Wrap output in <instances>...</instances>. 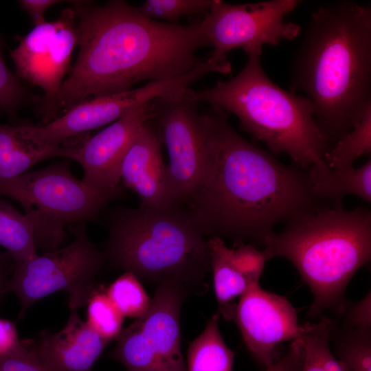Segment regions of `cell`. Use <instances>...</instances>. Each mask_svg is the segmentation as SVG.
Masks as SVG:
<instances>
[{"mask_svg":"<svg viewBox=\"0 0 371 371\" xmlns=\"http://www.w3.org/2000/svg\"><path fill=\"white\" fill-rule=\"evenodd\" d=\"M304 349L300 339L292 341L284 357L265 371H302Z\"/></svg>","mask_w":371,"mask_h":371,"instance_id":"32","label":"cell"},{"mask_svg":"<svg viewBox=\"0 0 371 371\" xmlns=\"http://www.w3.org/2000/svg\"><path fill=\"white\" fill-rule=\"evenodd\" d=\"M213 0H146L138 11L144 16L164 23H176L181 18L197 14L203 15L210 10Z\"/></svg>","mask_w":371,"mask_h":371,"instance_id":"28","label":"cell"},{"mask_svg":"<svg viewBox=\"0 0 371 371\" xmlns=\"http://www.w3.org/2000/svg\"><path fill=\"white\" fill-rule=\"evenodd\" d=\"M207 245L218 313L232 320L236 306L232 302L260 285L267 260L254 244L242 243L229 248L224 240L211 237Z\"/></svg>","mask_w":371,"mask_h":371,"instance_id":"17","label":"cell"},{"mask_svg":"<svg viewBox=\"0 0 371 371\" xmlns=\"http://www.w3.org/2000/svg\"><path fill=\"white\" fill-rule=\"evenodd\" d=\"M219 315H213L202 333L190 343L187 371H232L234 352L221 334Z\"/></svg>","mask_w":371,"mask_h":371,"instance_id":"21","label":"cell"},{"mask_svg":"<svg viewBox=\"0 0 371 371\" xmlns=\"http://www.w3.org/2000/svg\"><path fill=\"white\" fill-rule=\"evenodd\" d=\"M120 181L139 196L143 206L166 209L176 205L169 187L161 140L150 119L142 127L122 160Z\"/></svg>","mask_w":371,"mask_h":371,"instance_id":"16","label":"cell"},{"mask_svg":"<svg viewBox=\"0 0 371 371\" xmlns=\"http://www.w3.org/2000/svg\"><path fill=\"white\" fill-rule=\"evenodd\" d=\"M329 343L350 371H371V328L346 326L333 319Z\"/></svg>","mask_w":371,"mask_h":371,"instance_id":"23","label":"cell"},{"mask_svg":"<svg viewBox=\"0 0 371 371\" xmlns=\"http://www.w3.org/2000/svg\"><path fill=\"white\" fill-rule=\"evenodd\" d=\"M24 343L21 351L0 357V371H46Z\"/></svg>","mask_w":371,"mask_h":371,"instance_id":"31","label":"cell"},{"mask_svg":"<svg viewBox=\"0 0 371 371\" xmlns=\"http://www.w3.org/2000/svg\"><path fill=\"white\" fill-rule=\"evenodd\" d=\"M72 3L80 49L59 93L38 108L42 124L85 100L183 75L201 60L196 52L210 46L200 21L181 25L150 19L121 0Z\"/></svg>","mask_w":371,"mask_h":371,"instance_id":"2","label":"cell"},{"mask_svg":"<svg viewBox=\"0 0 371 371\" xmlns=\"http://www.w3.org/2000/svg\"><path fill=\"white\" fill-rule=\"evenodd\" d=\"M24 348V341L20 340L15 324L0 319V357L20 352Z\"/></svg>","mask_w":371,"mask_h":371,"instance_id":"33","label":"cell"},{"mask_svg":"<svg viewBox=\"0 0 371 371\" xmlns=\"http://www.w3.org/2000/svg\"><path fill=\"white\" fill-rule=\"evenodd\" d=\"M106 220L104 252L113 269L157 284L178 282L190 291L211 271L207 240L181 205L117 207Z\"/></svg>","mask_w":371,"mask_h":371,"instance_id":"6","label":"cell"},{"mask_svg":"<svg viewBox=\"0 0 371 371\" xmlns=\"http://www.w3.org/2000/svg\"><path fill=\"white\" fill-rule=\"evenodd\" d=\"M27 98L25 88L8 69L3 60L0 44V109L13 115Z\"/></svg>","mask_w":371,"mask_h":371,"instance_id":"29","label":"cell"},{"mask_svg":"<svg viewBox=\"0 0 371 371\" xmlns=\"http://www.w3.org/2000/svg\"><path fill=\"white\" fill-rule=\"evenodd\" d=\"M332 319L346 326L371 328L370 291L359 302H348L343 312Z\"/></svg>","mask_w":371,"mask_h":371,"instance_id":"30","label":"cell"},{"mask_svg":"<svg viewBox=\"0 0 371 371\" xmlns=\"http://www.w3.org/2000/svg\"><path fill=\"white\" fill-rule=\"evenodd\" d=\"M189 292L178 282L157 284L149 309L121 331L110 357L127 371H187L180 314Z\"/></svg>","mask_w":371,"mask_h":371,"instance_id":"9","label":"cell"},{"mask_svg":"<svg viewBox=\"0 0 371 371\" xmlns=\"http://www.w3.org/2000/svg\"><path fill=\"white\" fill-rule=\"evenodd\" d=\"M206 75V68L199 64L186 74L170 80L151 81L127 91L85 100L46 124H23V128L35 140L63 145L74 137L113 122L128 110L162 94L189 87Z\"/></svg>","mask_w":371,"mask_h":371,"instance_id":"12","label":"cell"},{"mask_svg":"<svg viewBox=\"0 0 371 371\" xmlns=\"http://www.w3.org/2000/svg\"><path fill=\"white\" fill-rule=\"evenodd\" d=\"M68 228L74 236L68 245L14 264L6 290L20 301L19 318L38 300L56 291L67 292L69 310L87 304L94 292L96 277L106 262L105 254L89 240L85 223Z\"/></svg>","mask_w":371,"mask_h":371,"instance_id":"8","label":"cell"},{"mask_svg":"<svg viewBox=\"0 0 371 371\" xmlns=\"http://www.w3.org/2000/svg\"><path fill=\"white\" fill-rule=\"evenodd\" d=\"M14 261L8 252L0 253V297L7 292L8 280L13 272Z\"/></svg>","mask_w":371,"mask_h":371,"instance_id":"35","label":"cell"},{"mask_svg":"<svg viewBox=\"0 0 371 371\" xmlns=\"http://www.w3.org/2000/svg\"><path fill=\"white\" fill-rule=\"evenodd\" d=\"M262 52L248 54L243 69L228 80L202 90L189 88L191 97L235 115L241 128L276 154H286L306 170L322 166L329 148L305 96L274 83L260 62Z\"/></svg>","mask_w":371,"mask_h":371,"instance_id":"5","label":"cell"},{"mask_svg":"<svg viewBox=\"0 0 371 371\" xmlns=\"http://www.w3.org/2000/svg\"><path fill=\"white\" fill-rule=\"evenodd\" d=\"M189 88L171 91L148 102L150 120L168 154L170 192L175 203L181 206L199 182L205 156L199 102Z\"/></svg>","mask_w":371,"mask_h":371,"instance_id":"11","label":"cell"},{"mask_svg":"<svg viewBox=\"0 0 371 371\" xmlns=\"http://www.w3.org/2000/svg\"><path fill=\"white\" fill-rule=\"evenodd\" d=\"M105 293L124 317L137 319L148 311L151 304L139 278L130 272L118 277Z\"/></svg>","mask_w":371,"mask_h":371,"instance_id":"26","label":"cell"},{"mask_svg":"<svg viewBox=\"0 0 371 371\" xmlns=\"http://www.w3.org/2000/svg\"><path fill=\"white\" fill-rule=\"evenodd\" d=\"M307 178L313 196L319 201L331 202L333 207H342V199L348 194L371 202L370 158L359 168L312 166L307 170Z\"/></svg>","mask_w":371,"mask_h":371,"instance_id":"20","label":"cell"},{"mask_svg":"<svg viewBox=\"0 0 371 371\" xmlns=\"http://www.w3.org/2000/svg\"><path fill=\"white\" fill-rule=\"evenodd\" d=\"M301 3L298 0H269L231 4L213 0L200 21L203 34L213 51L208 58L214 62L228 60L227 54L242 48L247 54L262 52L264 45H278L283 40L300 35L301 27L284 21Z\"/></svg>","mask_w":371,"mask_h":371,"instance_id":"10","label":"cell"},{"mask_svg":"<svg viewBox=\"0 0 371 371\" xmlns=\"http://www.w3.org/2000/svg\"><path fill=\"white\" fill-rule=\"evenodd\" d=\"M79 40L75 10L67 8L56 20L34 26L10 52L17 75L43 91L38 108L59 93Z\"/></svg>","mask_w":371,"mask_h":371,"instance_id":"13","label":"cell"},{"mask_svg":"<svg viewBox=\"0 0 371 371\" xmlns=\"http://www.w3.org/2000/svg\"><path fill=\"white\" fill-rule=\"evenodd\" d=\"M200 120L203 168L182 207L205 237L262 245L277 224L322 205L310 190L307 171L245 139L227 113L210 106Z\"/></svg>","mask_w":371,"mask_h":371,"instance_id":"1","label":"cell"},{"mask_svg":"<svg viewBox=\"0 0 371 371\" xmlns=\"http://www.w3.org/2000/svg\"><path fill=\"white\" fill-rule=\"evenodd\" d=\"M0 298H1V297H0Z\"/></svg>","mask_w":371,"mask_h":371,"instance_id":"36","label":"cell"},{"mask_svg":"<svg viewBox=\"0 0 371 371\" xmlns=\"http://www.w3.org/2000/svg\"><path fill=\"white\" fill-rule=\"evenodd\" d=\"M124 316L105 292L95 289L87 303V323L102 338L111 341L122 330Z\"/></svg>","mask_w":371,"mask_h":371,"instance_id":"27","label":"cell"},{"mask_svg":"<svg viewBox=\"0 0 371 371\" xmlns=\"http://www.w3.org/2000/svg\"><path fill=\"white\" fill-rule=\"evenodd\" d=\"M122 190L104 191L74 177L67 161L7 179L0 178V196L19 203L34 229L36 248L49 252L65 242L66 227L95 221Z\"/></svg>","mask_w":371,"mask_h":371,"instance_id":"7","label":"cell"},{"mask_svg":"<svg viewBox=\"0 0 371 371\" xmlns=\"http://www.w3.org/2000/svg\"><path fill=\"white\" fill-rule=\"evenodd\" d=\"M0 246L5 249L15 263L26 262L38 256L30 221L1 196Z\"/></svg>","mask_w":371,"mask_h":371,"instance_id":"22","label":"cell"},{"mask_svg":"<svg viewBox=\"0 0 371 371\" xmlns=\"http://www.w3.org/2000/svg\"><path fill=\"white\" fill-rule=\"evenodd\" d=\"M267 260L284 258L296 268L310 289L312 318L341 314L348 301L346 286L371 257V212L359 207L318 206L286 223L264 240Z\"/></svg>","mask_w":371,"mask_h":371,"instance_id":"4","label":"cell"},{"mask_svg":"<svg viewBox=\"0 0 371 371\" xmlns=\"http://www.w3.org/2000/svg\"><path fill=\"white\" fill-rule=\"evenodd\" d=\"M60 2L57 0H21V8L26 12L34 26L45 23L44 14L54 5Z\"/></svg>","mask_w":371,"mask_h":371,"instance_id":"34","label":"cell"},{"mask_svg":"<svg viewBox=\"0 0 371 371\" xmlns=\"http://www.w3.org/2000/svg\"><path fill=\"white\" fill-rule=\"evenodd\" d=\"M333 319L324 316L317 323L303 325L300 337L304 349L302 371H350L337 359L330 348L329 335Z\"/></svg>","mask_w":371,"mask_h":371,"instance_id":"24","label":"cell"},{"mask_svg":"<svg viewBox=\"0 0 371 371\" xmlns=\"http://www.w3.org/2000/svg\"><path fill=\"white\" fill-rule=\"evenodd\" d=\"M148 102L128 110L89 139L74 146L71 159L82 168L83 181L100 190L121 189V164L139 131L150 119Z\"/></svg>","mask_w":371,"mask_h":371,"instance_id":"15","label":"cell"},{"mask_svg":"<svg viewBox=\"0 0 371 371\" xmlns=\"http://www.w3.org/2000/svg\"><path fill=\"white\" fill-rule=\"evenodd\" d=\"M25 342L46 371H91L111 342L100 336L70 310L65 326L58 332H43L36 341Z\"/></svg>","mask_w":371,"mask_h":371,"instance_id":"18","label":"cell"},{"mask_svg":"<svg viewBox=\"0 0 371 371\" xmlns=\"http://www.w3.org/2000/svg\"><path fill=\"white\" fill-rule=\"evenodd\" d=\"M370 153L371 106L352 129L328 150L324 162L333 168L350 167L357 158Z\"/></svg>","mask_w":371,"mask_h":371,"instance_id":"25","label":"cell"},{"mask_svg":"<svg viewBox=\"0 0 371 371\" xmlns=\"http://www.w3.org/2000/svg\"><path fill=\"white\" fill-rule=\"evenodd\" d=\"M72 150V146L53 145L30 137L23 124H0V178L20 175L49 158L71 159Z\"/></svg>","mask_w":371,"mask_h":371,"instance_id":"19","label":"cell"},{"mask_svg":"<svg viewBox=\"0 0 371 371\" xmlns=\"http://www.w3.org/2000/svg\"><path fill=\"white\" fill-rule=\"evenodd\" d=\"M232 320L249 352L266 368L274 363L276 350L280 343L300 339L303 332L297 311L289 301L262 289L260 285L240 297Z\"/></svg>","mask_w":371,"mask_h":371,"instance_id":"14","label":"cell"},{"mask_svg":"<svg viewBox=\"0 0 371 371\" xmlns=\"http://www.w3.org/2000/svg\"><path fill=\"white\" fill-rule=\"evenodd\" d=\"M370 88V5L347 0L320 5L294 53L290 91L309 100L329 149L371 106Z\"/></svg>","mask_w":371,"mask_h":371,"instance_id":"3","label":"cell"}]
</instances>
